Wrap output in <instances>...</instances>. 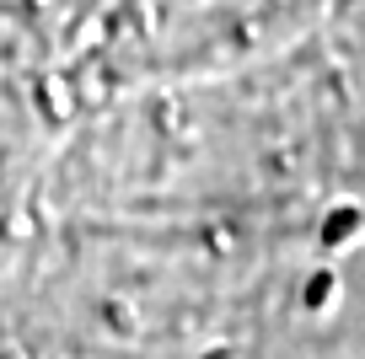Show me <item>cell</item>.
Instances as JSON below:
<instances>
[{"instance_id":"1","label":"cell","mask_w":365,"mask_h":359,"mask_svg":"<svg viewBox=\"0 0 365 359\" xmlns=\"http://www.w3.org/2000/svg\"><path fill=\"white\" fill-rule=\"evenodd\" d=\"M38 102H43L48 118H70L81 108V91L70 86L65 76H38Z\"/></svg>"}]
</instances>
